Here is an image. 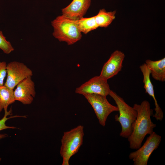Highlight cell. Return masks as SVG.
<instances>
[{
    "label": "cell",
    "mask_w": 165,
    "mask_h": 165,
    "mask_svg": "<svg viewBox=\"0 0 165 165\" xmlns=\"http://www.w3.org/2000/svg\"><path fill=\"white\" fill-rule=\"evenodd\" d=\"M116 13L115 10L108 12L104 9H100L97 14L94 16L98 27H107L115 19Z\"/></svg>",
    "instance_id": "9a60e30c"
},
{
    "label": "cell",
    "mask_w": 165,
    "mask_h": 165,
    "mask_svg": "<svg viewBox=\"0 0 165 165\" xmlns=\"http://www.w3.org/2000/svg\"><path fill=\"white\" fill-rule=\"evenodd\" d=\"M83 96L93 108L100 124L103 127L105 126L108 116L113 112L118 111V107L111 104L106 97L95 94Z\"/></svg>",
    "instance_id": "8992f818"
},
{
    "label": "cell",
    "mask_w": 165,
    "mask_h": 165,
    "mask_svg": "<svg viewBox=\"0 0 165 165\" xmlns=\"http://www.w3.org/2000/svg\"><path fill=\"white\" fill-rule=\"evenodd\" d=\"M109 95L114 100L119 112V116L115 115V119L116 121L119 123L121 127L119 135L122 137L128 138L132 132L133 125L137 118V112L115 92L111 90Z\"/></svg>",
    "instance_id": "3957f363"
},
{
    "label": "cell",
    "mask_w": 165,
    "mask_h": 165,
    "mask_svg": "<svg viewBox=\"0 0 165 165\" xmlns=\"http://www.w3.org/2000/svg\"><path fill=\"white\" fill-rule=\"evenodd\" d=\"M125 57L123 52L118 50L114 51L103 65L100 75L108 80L117 75L122 70Z\"/></svg>",
    "instance_id": "30bf717a"
},
{
    "label": "cell",
    "mask_w": 165,
    "mask_h": 165,
    "mask_svg": "<svg viewBox=\"0 0 165 165\" xmlns=\"http://www.w3.org/2000/svg\"><path fill=\"white\" fill-rule=\"evenodd\" d=\"M7 65L5 61H0V86L4 85V81L7 75Z\"/></svg>",
    "instance_id": "d6986e66"
},
{
    "label": "cell",
    "mask_w": 165,
    "mask_h": 165,
    "mask_svg": "<svg viewBox=\"0 0 165 165\" xmlns=\"http://www.w3.org/2000/svg\"><path fill=\"white\" fill-rule=\"evenodd\" d=\"M161 141V137L153 131L142 146L130 153L129 159L132 160L134 165H147L151 154L159 147Z\"/></svg>",
    "instance_id": "5b68a950"
},
{
    "label": "cell",
    "mask_w": 165,
    "mask_h": 165,
    "mask_svg": "<svg viewBox=\"0 0 165 165\" xmlns=\"http://www.w3.org/2000/svg\"><path fill=\"white\" fill-rule=\"evenodd\" d=\"M0 49L6 54H9L14 50L10 42L7 41L3 34L2 31H0Z\"/></svg>",
    "instance_id": "ac0fdd59"
},
{
    "label": "cell",
    "mask_w": 165,
    "mask_h": 165,
    "mask_svg": "<svg viewBox=\"0 0 165 165\" xmlns=\"http://www.w3.org/2000/svg\"><path fill=\"white\" fill-rule=\"evenodd\" d=\"M12 113V110H10L7 113H5L4 114L3 117L0 120V131L5 130L7 129H15L16 128L14 127L8 126L6 125L5 123L6 122L10 119L18 117H23V116H15L11 117H8L7 116L11 115ZM8 136V135L6 134H0V140Z\"/></svg>",
    "instance_id": "e0dca14e"
},
{
    "label": "cell",
    "mask_w": 165,
    "mask_h": 165,
    "mask_svg": "<svg viewBox=\"0 0 165 165\" xmlns=\"http://www.w3.org/2000/svg\"><path fill=\"white\" fill-rule=\"evenodd\" d=\"M16 86L13 92L15 101L24 105L31 104L36 95L35 84L31 77L26 78Z\"/></svg>",
    "instance_id": "9c48e42d"
},
{
    "label": "cell",
    "mask_w": 165,
    "mask_h": 165,
    "mask_svg": "<svg viewBox=\"0 0 165 165\" xmlns=\"http://www.w3.org/2000/svg\"><path fill=\"white\" fill-rule=\"evenodd\" d=\"M91 0H73L61 9L62 15L74 20L83 17L90 6Z\"/></svg>",
    "instance_id": "8fae6325"
},
{
    "label": "cell",
    "mask_w": 165,
    "mask_h": 165,
    "mask_svg": "<svg viewBox=\"0 0 165 165\" xmlns=\"http://www.w3.org/2000/svg\"><path fill=\"white\" fill-rule=\"evenodd\" d=\"M150 71V75L155 80L163 82L165 81V58L153 61L148 59L145 63Z\"/></svg>",
    "instance_id": "4fadbf2b"
},
{
    "label": "cell",
    "mask_w": 165,
    "mask_h": 165,
    "mask_svg": "<svg viewBox=\"0 0 165 165\" xmlns=\"http://www.w3.org/2000/svg\"><path fill=\"white\" fill-rule=\"evenodd\" d=\"M7 79L4 84L11 89L26 78L33 75L32 70L24 63L13 61L7 65Z\"/></svg>",
    "instance_id": "52a82bcc"
},
{
    "label": "cell",
    "mask_w": 165,
    "mask_h": 165,
    "mask_svg": "<svg viewBox=\"0 0 165 165\" xmlns=\"http://www.w3.org/2000/svg\"><path fill=\"white\" fill-rule=\"evenodd\" d=\"M51 24L53 28V35L60 42L71 45L82 38V33L77 27L75 20L62 15L57 16Z\"/></svg>",
    "instance_id": "7a4b0ae2"
},
{
    "label": "cell",
    "mask_w": 165,
    "mask_h": 165,
    "mask_svg": "<svg viewBox=\"0 0 165 165\" xmlns=\"http://www.w3.org/2000/svg\"><path fill=\"white\" fill-rule=\"evenodd\" d=\"M133 107L137 112V116L133 126V130L128 138L129 147L137 150L141 146L145 136L153 132L156 124L152 121L153 110L150 108L149 102L143 101L140 104H135Z\"/></svg>",
    "instance_id": "6da1fadb"
},
{
    "label": "cell",
    "mask_w": 165,
    "mask_h": 165,
    "mask_svg": "<svg viewBox=\"0 0 165 165\" xmlns=\"http://www.w3.org/2000/svg\"><path fill=\"white\" fill-rule=\"evenodd\" d=\"M139 68L143 75L144 88L145 90V93L152 97L154 101V110L155 112L154 114H153V117L157 121H161L163 117V113L158 103L155 95L153 86L150 79V70L145 63L140 65Z\"/></svg>",
    "instance_id": "7c38bea8"
},
{
    "label": "cell",
    "mask_w": 165,
    "mask_h": 165,
    "mask_svg": "<svg viewBox=\"0 0 165 165\" xmlns=\"http://www.w3.org/2000/svg\"><path fill=\"white\" fill-rule=\"evenodd\" d=\"M1 160V158H0V162Z\"/></svg>",
    "instance_id": "ffe728a7"
},
{
    "label": "cell",
    "mask_w": 165,
    "mask_h": 165,
    "mask_svg": "<svg viewBox=\"0 0 165 165\" xmlns=\"http://www.w3.org/2000/svg\"><path fill=\"white\" fill-rule=\"evenodd\" d=\"M110 90L107 80L99 75L91 78L77 87L75 92L83 95L95 94L106 97Z\"/></svg>",
    "instance_id": "ba28073f"
},
{
    "label": "cell",
    "mask_w": 165,
    "mask_h": 165,
    "mask_svg": "<svg viewBox=\"0 0 165 165\" xmlns=\"http://www.w3.org/2000/svg\"><path fill=\"white\" fill-rule=\"evenodd\" d=\"M75 22L79 31L85 34L98 28L94 16L88 18L82 17L75 20Z\"/></svg>",
    "instance_id": "2e32d148"
},
{
    "label": "cell",
    "mask_w": 165,
    "mask_h": 165,
    "mask_svg": "<svg viewBox=\"0 0 165 165\" xmlns=\"http://www.w3.org/2000/svg\"><path fill=\"white\" fill-rule=\"evenodd\" d=\"M83 126L79 125L64 132L61 140L60 154L63 158L62 165H69L71 157L76 153L83 143Z\"/></svg>",
    "instance_id": "277c9868"
},
{
    "label": "cell",
    "mask_w": 165,
    "mask_h": 165,
    "mask_svg": "<svg viewBox=\"0 0 165 165\" xmlns=\"http://www.w3.org/2000/svg\"><path fill=\"white\" fill-rule=\"evenodd\" d=\"M13 89L4 85L0 86V112L4 109L7 113L8 106L16 101L14 95Z\"/></svg>",
    "instance_id": "5bb4252c"
}]
</instances>
